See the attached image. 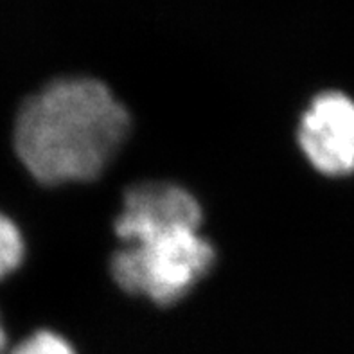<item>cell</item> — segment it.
Masks as SVG:
<instances>
[{"label":"cell","instance_id":"5","mask_svg":"<svg viewBox=\"0 0 354 354\" xmlns=\"http://www.w3.org/2000/svg\"><path fill=\"white\" fill-rule=\"evenodd\" d=\"M26 257V241L17 221L0 209V283L13 275Z\"/></svg>","mask_w":354,"mask_h":354},{"label":"cell","instance_id":"3","mask_svg":"<svg viewBox=\"0 0 354 354\" xmlns=\"http://www.w3.org/2000/svg\"><path fill=\"white\" fill-rule=\"evenodd\" d=\"M299 142L324 175L354 173V99L342 92L319 95L302 117Z\"/></svg>","mask_w":354,"mask_h":354},{"label":"cell","instance_id":"4","mask_svg":"<svg viewBox=\"0 0 354 354\" xmlns=\"http://www.w3.org/2000/svg\"><path fill=\"white\" fill-rule=\"evenodd\" d=\"M200 205L185 189L162 182H148L128 189L115 232L122 243L175 229L198 230Z\"/></svg>","mask_w":354,"mask_h":354},{"label":"cell","instance_id":"2","mask_svg":"<svg viewBox=\"0 0 354 354\" xmlns=\"http://www.w3.org/2000/svg\"><path fill=\"white\" fill-rule=\"evenodd\" d=\"M212 261L214 250L198 230H166L124 243L112 257V277L124 292L171 304L191 292Z\"/></svg>","mask_w":354,"mask_h":354},{"label":"cell","instance_id":"6","mask_svg":"<svg viewBox=\"0 0 354 354\" xmlns=\"http://www.w3.org/2000/svg\"><path fill=\"white\" fill-rule=\"evenodd\" d=\"M9 354H76L72 346L62 335L40 329L20 340Z\"/></svg>","mask_w":354,"mask_h":354},{"label":"cell","instance_id":"1","mask_svg":"<svg viewBox=\"0 0 354 354\" xmlns=\"http://www.w3.org/2000/svg\"><path fill=\"white\" fill-rule=\"evenodd\" d=\"M128 128L124 106L103 83L63 77L20 103L11 146L27 175L53 187L95 178L121 148Z\"/></svg>","mask_w":354,"mask_h":354},{"label":"cell","instance_id":"7","mask_svg":"<svg viewBox=\"0 0 354 354\" xmlns=\"http://www.w3.org/2000/svg\"><path fill=\"white\" fill-rule=\"evenodd\" d=\"M4 319H2V313H0V354L4 353L6 346H8V331H6Z\"/></svg>","mask_w":354,"mask_h":354}]
</instances>
